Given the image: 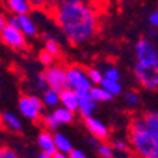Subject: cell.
I'll use <instances>...</instances> for the list:
<instances>
[{
  "label": "cell",
  "instance_id": "25",
  "mask_svg": "<svg viewBox=\"0 0 158 158\" xmlns=\"http://www.w3.org/2000/svg\"><path fill=\"white\" fill-rule=\"evenodd\" d=\"M40 121L43 123L44 130H48V131H56V130L59 128V124H57V121L54 120V117H53L52 113H50V114H43V115H41Z\"/></svg>",
  "mask_w": 158,
  "mask_h": 158
},
{
  "label": "cell",
  "instance_id": "28",
  "mask_svg": "<svg viewBox=\"0 0 158 158\" xmlns=\"http://www.w3.org/2000/svg\"><path fill=\"white\" fill-rule=\"evenodd\" d=\"M39 60H40V63L43 64L44 67H50V66H53L56 63V57H53L50 53H47L46 50H41L40 53H39Z\"/></svg>",
  "mask_w": 158,
  "mask_h": 158
},
{
  "label": "cell",
  "instance_id": "26",
  "mask_svg": "<svg viewBox=\"0 0 158 158\" xmlns=\"http://www.w3.org/2000/svg\"><path fill=\"white\" fill-rule=\"evenodd\" d=\"M29 4L31 6V9H37V10H44L47 11L48 9L53 6V2L52 0H27Z\"/></svg>",
  "mask_w": 158,
  "mask_h": 158
},
{
  "label": "cell",
  "instance_id": "6",
  "mask_svg": "<svg viewBox=\"0 0 158 158\" xmlns=\"http://www.w3.org/2000/svg\"><path fill=\"white\" fill-rule=\"evenodd\" d=\"M43 76L46 78V83H47V88H52L57 93L69 88L66 67L61 66V64H56L54 63L53 66L46 67Z\"/></svg>",
  "mask_w": 158,
  "mask_h": 158
},
{
  "label": "cell",
  "instance_id": "27",
  "mask_svg": "<svg viewBox=\"0 0 158 158\" xmlns=\"http://www.w3.org/2000/svg\"><path fill=\"white\" fill-rule=\"evenodd\" d=\"M111 147H113V150H114V151H117V152L127 154V152H128V150H130V144L127 143V141H124V140L117 138V140H113Z\"/></svg>",
  "mask_w": 158,
  "mask_h": 158
},
{
  "label": "cell",
  "instance_id": "21",
  "mask_svg": "<svg viewBox=\"0 0 158 158\" xmlns=\"http://www.w3.org/2000/svg\"><path fill=\"white\" fill-rule=\"evenodd\" d=\"M88 93H90V96L93 97V100L96 103H106V101H111L113 100V96L108 94L101 85H93L88 90Z\"/></svg>",
  "mask_w": 158,
  "mask_h": 158
},
{
  "label": "cell",
  "instance_id": "2",
  "mask_svg": "<svg viewBox=\"0 0 158 158\" xmlns=\"http://www.w3.org/2000/svg\"><path fill=\"white\" fill-rule=\"evenodd\" d=\"M130 147L138 158H158V130L145 125L143 117H134L130 123Z\"/></svg>",
  "mask_w": 158,
  "mask_h": 158
},
{
  "label": "cell",
  "instance_id": "34",
  "mask_svg": "<svg viewBox=\"0 0 158 158\" xmlns=\"http://www.w3.org/2000/svg\"><path fill=\"white\" fill-rule=\"evenodd\" d=\"M54 6H63V4H77L85 3V0H52Z\"/></svg>",
  "mask_w": 158,
  "mask_h": 158
},
{
  "label": "cell",
  "instance_id": "32",
  "mask_svg": "<svg viewBox=\"0 0 158 158\" xmlns=\"http://www.w3.org/2000/svg\"><path fill=\"white\" fill-rule=\"evenodd\" d=\"M36 87H37V90H40V91H44V90L47 88V83H46V78H44L43 73L39 74L36 77Z\"/></svg>",
  "mask_w": 158,
  "mask_h": 158
},
{
  "label": "cell",
  "instance_id": "10",
  "mask_svg": "<svg viewBox=\"0 0 158 158\" xmlns=\"http://www.w3.org/2000/svg\"><path fill=\"white\" fill-rule=\"evenodd\" d=\"M78 103H77V111L81 117H90L94 114V111L97 108V103L93 100L88 91H80L77 93Z\"/></svg>",
  "mask_w": 158,
  "mask_h": 158
},
{
  "label": "cell",
  "instance_id": "20",
  "mask_svg": "<svg viewBox=\"0 0 158 158\" xmlns=\"http://www.w3.org/2000/svg\"><path fill=\"white\" fill-rule=\"evenodd\" d=\"M44 50L53 56V57H59L61 54V46L53 36L46 34L44 36Z\"/></svg>",
  "mask_w": 158,
  "mask_h": 158
},
{
  "label": "cell",
  "instance_id": "13",
  "mask_svg": "<svg viewBox=\"0 0 158 158\" xmlns=\"http://www.w3.org/2000/svg\"><path fill=\"white\" fill-rule=\"evenodd\" d=\"M16 19H17V29L20 30L24 36L26 37H36L37 36V26L29 15L16 16Z\"/></svg>",
  "mask_w": 158,
  "mask_h": 158
},
{
  "label": "cell",
  "instance_id": "19",
  "mask_svg": "<svg viewBox=\"0 0 158 158\" xmlns=\"http://www.w3.org/2000/svg\"><path fill=\"white\" fill-rule=\"evenodd\" d=\"M98 85H101V87L106 90L108 94H111L113 97L115 96H120L123 93V85L120 81H115V80H108V78H104L101 80V83H100Z\"/></svg>",
  "mask_w": 158,
  "mask_h": 158
},
{
  "label": "cell",
  "instance_id": "14",
  "mask_svg": "<svg viewBox=\"0 0 158 158\" xmlns=\"http://www.w3.org/2000/svg\"><path fill=\"white\" fill-rule=\"evenodd\" d=\"M6 4V9L10 11L13 16H20V15H30L33 9L29 4L27 0H3Z\"/></svg>",
  "mask_w": 158,
  "mask_h": 158
},
{
  "label": "cell",
  "instance_id": "15",
  "mask_svg": "<svg viewBox=\"0 0 158 158\" xmlns=\"http://www.w3.org/2000/svg\"><path fill=\"white\" fill-rule=\"evenodd\" d=\"M77 91H74L71 88H66V90L60 91V104H61V107L73 111V113H77Z\"/></svg>",
  "mask_w": 158,
  "mask_h": 158
},
{
  "label": "cell",
  "instance_id": "40",
  "mask_svg": "<svg viewBox=\"0 0 158 158\" xmlns=\"http://www.w3.org/2000/svg\"><path fill=\"white\" fill-rule=\"evenodd\" d=\"M120 2H121V3H128L130 0H120Z\"/></svg>",
  "mask_w": 158,
  "mask_h": 158
},
{
  "label": "cell",
  "instance_id": "35",
  "mask_svg": "<svg viewBox=\"0 0 158 158\" xmlns=\"http://www.w3.org/2000/svg\"><path fill=\"white\" fill-rule=\"evenodd\" d=\"M69 158H87V155L83 152L81 150H76V148H73V150L69 152Z\"/></svg>",
  "mask_w": 158,
  "mask_h": 158
},
{
  "label": "cell",
  "instance_id": "12",
  "mask_svg": "<svg viewBox=\"0 0 158 158\" xmlns=\"http://www.w3.org/2000/svg\"><path fill=\"white\" fill-rule=\"evenodd\" d=\"M37 144L40 147L43 154L54 155L56 154V147H54V140H53V132L48 130H43L40 131L39 137H37Z\"/></svg>",
  "mask_w": 158,
  "mask_h": 158
},
{
  "label": "cell",
  "instance_id": "1",
  "mask_svg": "<svg viewBox=\"0 0 158 158\" xmlns=\"http://www.w3.org/2000/svg\"><path fill=\"white\" fill-rule=\"evenodd\" d=\"M67 41L73 46L87 43L97 34L100 27L98 13L88 3L63 4L47 10Z\"/></svg>",
  "mask_w": 158,
  "mask_h": 158
},
{
  "label": "cell",
  "instance_id": "39",
  "mask_svg": "<svg viewBox=\"0 0 158 158\" xmlns=\"http://www.w3.org/2000/svg\"><path fill=\"white\" fill-rule=\"evenodd\" d=\"M39 158H54V155H48V154H43V152H41V154L39 155Z\"/></svg>",
  "mask_w": 158,
  "mask_h": 158
},
{
  "label": "cell",
  "instance_id": "4",
  "mask_svg": "<svg viewBox=\"0 0 158 158\" xmlns=\"http://www.w3.org/2000/svg\"><path fill=\"white\" fill-rule=\"evenodd\" d=\"M43 110L44 106L39 97L23 94L19 98V111H20V114H23V117H26L30 121H40L41 115H43Z\"/></svg>",
  "mask_w": 158,
  "mask_h": 158
},
{
  "label": "cell",
  "instance_id": "36",
  "mask_svg": "<svg viewBox=\"0 0 158 158\" xmlns=\"http://www.w3.org/2000/svg\"><path fill=\"white\" fill-rule=\"evenodd\" d=\"M6 26H7V16L4 13H0V33Z\"/></svg>",
  "mask_w": 158,
  "mask_h": 158
},
{
  "label": "cell",
  "instance_id": "37",
  "mask_svg": "<svg viewBox=\"0 0 158 158\" xmlns=\"http://www.w3.org/2000/svg\"><path fill=\"white\" fill-rule=\"evenodd\" d=\"M88 143L91 144L93 147H97V144H98L100 141H98V140H96V138H94V137H90V138H88Z\"/></svg>",
  "mask_w": 158,
  "mask_h": 158
},
{
  "label": "cell",
  "instance_id": "18",
  "mask_svg": "<svg viewBox=\"0 0 158 158\" xmlns=\"http://www.w3.org/2000/svg\"><path fill=\"white\" fill-rule=\"evenodd\" d=\"M41 103H43L44 107H52V108H56V107L60 106V93L54 91L52 88H46L43 91V96H41Z\"/></svg>",
  "mask_w": 158,
  "mask_h": 158
},
{
  "label": "cell",
  "instance_id": "24",
  "mask_svg": "<svg viewBox=\"0 0 158 158\" xmlns=\"http://www.w3.org/2000/svg\"><path fill=\"white\" fill-rule=\"evenodd\" d=\"M124 100L130 107H137L141 104V96L135 90H128L124 93Z\"/></svg>",
  "mask_w": 158,
  "mask_h": 158
},
{
  "label": "cell",
  "instance_id": "9",
  "mask_svg": "<svg viewBox=\"0 0 158 158\" xmlns=\"http://www.w3.org/2000/svg\"><path fill=\"white\" fill-rule=\"evenodd\" d=\"M84 125L85 128L88 130V132H90V135L94 137L96 140L107 141L110 138V128L98 118L93 117V115L84 117Z\"/></svg>",
  "mask_w": 158,
  "mask_h": 158
},
{
  "label": "cell",
  "instance_id": "30",
  "mask_svg": "<svg viewBox=\"0 0 158 158\" xmlns=\"http://www.w3.org/2000/svg\"><path fill=\"white\" fill-rule=\"evenodd\" d=\"M0 158H20V157L13 148L3 145V147H0Z\"/></svg>",
  "mask_w": 158,
  "mask_h": 158
},
{
  "label": "cell",
  "instance_id": "5",
  "mask_svg": "<svg viewBox=\"0 0 158 158\" xmlns=\"http://www.w3.org/2000/svg\"><path fill=\"white\" fill-rule=\"evenodd\" d=\"M66 74H67V83H69V88L74 90V91H88L93 87L91 81L88 80L85 69L77 64H71V66L66 67Z\"/></svg>",
  "mask_w": 158,
  "mask_h": 158
},
{
  "label": "cell",
  "instance_id": "29",
  "mask_svg": "<svg viewBox=\"0 0 158 158\" xmlns=\"http://www.w3.org/2000/svg\"><path fill=\"white\" fill-rule=\"evenodd\" d=\"M103 77L104 78H108V80L120 81V70H118L115 66L107 67L106 70H104V73H103Z\"/></svg>",
  "mask_w": 158,
  "mask_h": 158
},
{
  "label": "cell",
  "instance_id": "7",
  "mask_svg": "<svg viewBox=\"0 0 158 158\" xmlns=\"http://www.w3.org/2000/svg\"><path fill=\"white\" fill-rule=\"evenodd\" d=\"M0 39L6 46H9L13 50H17V52H23L29 47V43H27V37L20 31L16 27L11 26H6L2 33H0Z\"/></svg>",
  "mask_w": 158,
  "mask_h": 158
},
{
  "label": "cell",
  "instance_id": "22",
  "mask_svg": "<svg viewBox=\"0 0 158 158\" xmlns=\"http://www.w3.org/2000/svg\"><path fill=\"white\" fill-rule=\"evenodd\" d=\"M97 154L100 155L101 158H114V150L111 147L110 143L107 141H100L97 144Z\"/></svg>",
  "mask_w": 158,
  "mask_h": 158
},
{
  "label": "cell",
  "instance_id": "16",
  "mask_svg": "<svg viewBox=\"0 0 158 158\" xmlns=\"http://www.w3.org/2000/svg\"><path fill=\"white\" fill-rule=\"evenodd\" d=\"M53 140H54V147H56V152L60 154H69L73 150V144L71 141L67 138L66 134H63L60 131H56L53 134Z\"/></svg>",
  "mask_w": 158,
  "mask_h": 158
},
{
  "label": "cell",
  "instance_id": "3",
  "mask_svg": "<svg viewBox=\"0 0 158 158\" xmlns=\"http://www.w3.org/2000/svg\"><path fill=\"white\" fill-rule=\"evenodd\" d=\"M137 64L148 69H158V50L154 41L147 37H141L135 44Z\"/></svg>",
  "mask_w": 158,
  "mask_h": 158
},
{
  "label": "cell",
  "instance_id": "17",
  "mask_svg": "<svg viewBox=\"0 0 158 158\" xmlns=\"http://www.w3.org/2000/svg\"><path fill=\"white\" fill-rule=\"evenodd\" d=\"M52 114H53V117H54V120L57 121V124L60 125V124H70V123H73L76 113L59 106V107H56Z\"/></svg>",
  "mask_w": 158,
  "mask_h": 158
},
{
  "label": "cell",
  "instance_id": "31",
  "mask_svg": "<svg viewBox=\"0 0 158 158\" xmlns=\"http://www.w3.org/2000/svg\"><path fill=\"white\" fill-rule=\"evenodd\" d=\"M88 4L91 6L93 9H96L97 11L98 10H104L107 7V4H108V0H87ZM85 2V3H87Z\"/></svg>",
  "mask_w": 158,
  "mask_h": 158
},
{
  "label": "cell",
  "instance_id": "38",
  "mask_svg": "<svg viewBox=\"0 0 158 158\" xmlns=\"http://www.w3.org/2000/svg\"><path fill=\"white\" fill-rule=\"evenodd\" d=\"M54 158H69V155H66V154H60V152H56V154H54Z\"/></svg>",
  "mask_w": 158,
  "mask_h": 158
},
{
  "label": "cell",
  "instance_id": "23",
  "mask_svg": "<svg viewBox=\"0 0 158 158\" xmlns=\"http://www.w3.org/2000/svg\"><path fill=\"white\" fill-rule=\"evenodd\" d=\"M85 73H87V77L91 81L93 85H98L103 80V71H100L97 67H88Z\"/></svg>",
  "mask_w": 158,
  "mask_h": 158
},
{
  "label": "cell",
  "instance_id": "8",
  "mask_svg": "<svg viewBox=\"0 0 158 158\" xmlns=\"http://www.w3.org/2000/svg\"><path fill=\"white\" fill-rule=\"evenodd\" d=\"M134 76L144 88L151 90V91H155L158 88V69H148V67L140 66L135 63Z\"/></svg>",
  "mask_w": 158,
  "mask_h": 158
},
{
  "label": "cell",
  "instance_id": "33",
  "mask_svg": "<svg viewBox=\"0 0 158 158\" xmlns=\"http://www.w3.org/2000/svg\"><path fill=\"white\" fill-rule=\"evenodd\" d=\"M148 23L151 24V27L157 29L158 27V10H152L148 16Z\"/></svg>",
  "mask_w": 158,
  "mask_h": 158
},
{
  "label": "cell",
  "instance_id": "11",
  "mask_svg": "<svg viewBox=\"0 0 158 158\" xmlns=\"http://www.w3.org/2000/svg\"><path fill=\"white\" fill-rule=\"evenodd\" d=\"M0 125L10 132H19L23 128L22 120L11 111H4L0 114Z\"/></svg>",
  "mask_w": 158,
  "mask_h": 158
}]
</instances>
